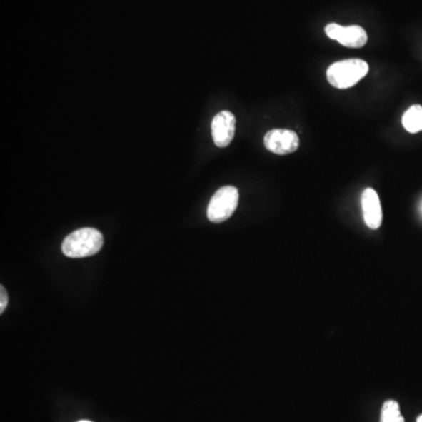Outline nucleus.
<instances>
[{"label": "nucleus", "mask_w": 422, "mask_h": 422, "mask_svg": "<svg viewBox=\"0 0 422 422\" xmlns=\"http://www.w3.org/2000/svg\"><path fill=\"white\" fill-rule=\"evenodd\" d=\"M368 73V65L361 59L341 60L328 67V81L339 89H350L357 85Z\"/></svg>", "instance_id": "nucleus-2"}, {"label": "nucleus", "mask_w": 422, "mask_h": 422, "mask_svg": "<svg viewBox=\"0 0 422 422\" xmlns=\"http://www.w3.org/2000/svg\"><path fill=\"white\" fill-rule=\"evenodd\" d=\"M7 303H9V296H7L6 290L1 285L0 286V313H4L5 308H7Z\"/></svg>", "instance_id": "nucleus-10"}, {"label": "nucleus", "mask_w": 422, "mask_h": 422, "mask_svg": "<svg viewBox=\"0 0 422 422\" xmlns=\"http://www.w3.org/2000/svg\"><path fill=\"white\" fill-rule=\"evenodd\" d=\"M239 194L237 188L233 186H226L217 190L215 195L211 197L206 216L210 222L222 223L226 222L233 216L235 210L238 206Z\"/></svg>", "instance_id": "nucleus-3"}, {"label": "nucleus", "mask_w": 422, "mask_h": 422, "mask_svg": "<svg viewBox=\"0 0 422 422\" xmlns=\"http://www.w3.org/2000/svg\"><path fill=\"white\" fill-rule=\"evenodd\" d=\"M78 422H93V421H89V420H80V421Z\"/></svg>", "instance_id": "nucleus-12"}, {"label": "nucleus", "mask_w": 422, "mask_h": 422, "mask_svg": "<svg viewBox=\"0 0 422 422\" xmlns=\"http://www.w3.org/2000/svg\"><path fill=\"white\" fill-rule=\"evenodd\" d=\"M380 422H405L400 413L399 403L394 400H388L383 403Z\"/></svg>", "instance_id": "nucleus-9"}, {"label": "nucleus", "mask_w": 422, "mask_h": 422, "mask_svg": "<svg viewBox=\"0 0 422 422\" xmlns=\"http://www.w3.org/2000/svg\"><path fill=\"white\" fill-rule=\"evenodd\" d=\"M325 32L331 39L337 40L343 46L350 49H360L367 43L366 31L357 25L344 27L338 24H328L325 27Z\"/></svg>", "instance_id": "nucleus-4"}, {"label": "nucleus", "mask_w": 422, "mask_h": 422, "mask_svg": "<svg viewBox=\"0 0 422 422\" xmlns=\"http://www.w3.org/2000/svg\"><path fill=\"white\" fill-rule=\"evenodd\" d=\"M104 246V236L93 228H82L64 239L61 250L69 258H85L94 256Z\"/></svg>", "instance_id": "nucleus-1"}, {"label": "nucleus", "mask_w": 422, "mask_h": 422, "mask_svg": "<svg viewBox=\"0 0 422 422\" xmlns=\"http://www.w3.org/2000/svg\"><path fill=\"white\" fill-rule=\"evenodd\" d=\"M236 131L235 115L229 111H219L211 122V134L217 147L226 148L233 140Z\"/></svg>", "instance_id": "nucleus-6"}, {"label": "nucleus", "mask_w": 422, "mask_h": 422, "mask_svg": "<svg viewBox=\"0 0 422 422\" xmlns=\"http://www.w3.org/2000/svg\"><path fill=\"white\" fill-rule=\"evenodd\" d=\"M416 422H422V414H421V416H419V418H418V420H416Z\"/></svg>", "instance_id": "nucleus-11"}, {"label": "nucleus", "mask_w": 422, "mask_h": 422, "mask_svg": "<svg viewBox=\"0 0 422 422\" xmlns=\"http://www.w3.org/2000/svg\"><path fill=\"white\" fill-rule=\"evenodd\" d=\"M363 221L370 229H379L383 223V209L376 190L366 188L361 195Z\"/></svg>", "instance_id": "nucleus-7"}, {"label": "nucleus", "mask_w": 422, "mask_h": 422, "mask_svg": "<svg viewBox=\"0 0 422 422\" xmlns=\"http://www.w3.org/2000/svg\"><path fill=\"white\" fill-rule=\"evenodd\" d=\"M403 125L409 133H419L422 131V107L414 105L405 111Z\"/></svg>", "instance_id": "nucleus-8"}, {"label": "nucleus", "mask_w": 422, "mask_h": 422, "mask_svg": "<svg viewBox=\"0 0 422 422\" xmlns=\"http://www.w3.org/2000/svg\"><path fill=\"white\" fill-rule=\"evenodd\" d=\"M264 144L268 151L277 155L295 153L299 147L297 133L290 129H272L264 136Z\"/></svg>", "instance_id": "nucleus-5"}]
</instances>
